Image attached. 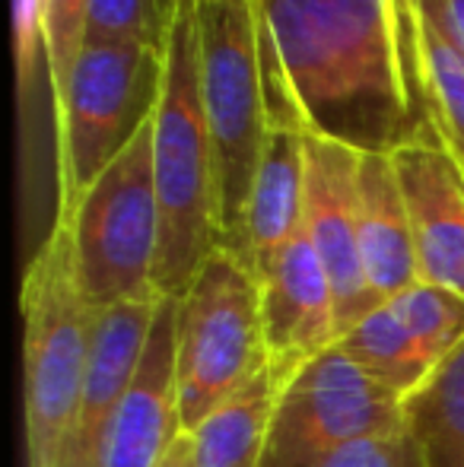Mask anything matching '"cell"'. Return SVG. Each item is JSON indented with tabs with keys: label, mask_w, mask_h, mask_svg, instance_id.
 <instances>
[{
	"label": "cell",
	"mask_w": 464,
	"mask_h": 467,
	"mask_svg": "<svg viewBox=\"0 0 464 467\" xmlns=\"http://www.w3.org/2000/svg\"><path fill=\"white\" fill-rule=\"evenodd\" d=\"M258 57L271 128L385 156L439 137L414 0H264Z\"/></svg>",
	"instance_id": "cell-1"
},
{
	"label": "cell",
	"mask_w": 464,
	"mask_h": 467,
	"mask_svg": "<svg viewBox=\"0 0 464 467\" xmlns=\"http://www.w3.org/2000/svg\"><path fill=\"white\" fill-rule=\"evenodd\" d=\"M153 185L160 252L153 286L181 299L220 245L217 162L198 77V0H179L166 38L162 93L153 115Z\"/></svg>",
	"instance_id": "cell-2"
},
{
	"label": "cell",
	"mask_w": 464,
	"mask_h": 467,
	"mask_svg": "<svg viewBox=\"0 0 464 467\" xmlns=\"http://www.w3.org/2000/svg\"><path fill=\"white\" fill-rule=\"evenodd\" d=\"M26 375V464L61 467L93 344V312L77 280L74 235L55 223L19 286Z\"/></svg>",
	"instance_id": "cell-3"
},
{
	"label": "cell",
	"mask_w": 464,
	"mask_h": 467,
	"mask_svg": "<svg viewBox=\"0 0 464 467\" xmlns=\"http://www.w3.org/2000/svg\"><path fill=\"white\" fill-rule=\"evenodd\" d=\"M258 19V0H198V77L217 162L220 245L242 265H248V201L271 134Z\"/></svg>",
	"instance_id": "cell-4"
},
{
	"label": "cell",
	"mask_w": 464,
	"mask_h": 467,
	"mask_svg": "<svg viewBox=\"0 0 464 467\" xmlns=\"http://www.w3.org/2000/svg\"><path fill=\"white\" fill-rule=\"evenodd\" d=\"M166 51L134 42L83 45L55 109L57 220L74 216L93 182L153 121Z\"/></svg>",
	"instance_id": "cell-5"
},
{
	"label": "cell",
	"mask_w": 464,
	"mask_h": 467,
	"mask_svg": "<svg viewBox=\"0 0 464 467\" xmlns=\"http://www.w3.org/2000/svg\"><path fill=\"white\" fill-rule=\"evenodd\" d=\"M267 369L261 286L248 265L217 248L179 299V417L194 432Z\"/></svg>",
	"instance_id": "cell-6"
},
{
	"label": "cell",
	"mask_w": 464,
	"mask_h": 467,
	"mask_svg": "<svg viewBox=\"0 0 464 467\" xmlns=\"http://www.w3.org/2000/svg\"><path fill=\"white\" fill-rule=\"evenodd\" d=\"M61 226L74 235L77 280L89 308L160 296V203L153 185V121L80 197Z\"/></svg>",
	"instance_id": "cell-7"
},
{
	"label": "cell",
	"mask_w": 464,
	"mask_h": 467,
	"mask_svg": "<svg viewBox=\"0 0 464 467\" xmlns=\"http://www.w3.org/2000/svg\"><path fill=\"white\" fill-rule=\"evenodd\" d=\"M407 426L404 400L328 347L277 391L261 467H318L331 451Z\"/></svg>",
	"instance_id": "cell-8"
},
{
	"label": "cell",
	"mask_w": 464,
	"mask_h": 467,
	"mask_svg": "<svg viewBox=\"0 0 464 467\" xmlns=\"http://www.w3.org/2000/svg\"><path fill=\"white\" fill-rule=\"evenodd\" d=\"M305 188H303V229L328 271L335 289L337 340L353 325L385 306L366 280L359 254L356 220V172L359 153L347 143L318 134H303Z\"/></svg>",
	"instance_id": "cell-9"
},
{
	"label": "cell",
	"mask_w": 464,
	"mask_h": 467,
	"mask_svg": "<svg viewBox=\"0 0 464 467\" xmlns=\"http://www.w3.org/2000/svg\"><path fill=\"white\" fill-rule=\"evenodd\" d=\"M254 277L261 286L267 369L280 391L305 363L337 344L335 289L305 229L267 254Z\"/></svg>",
	"instance_id": "cell-10"
},
{
	"label": "cell",
	"mask_w": 464,
	"mask_h": 467,
	"mask_svg": "<svg viewBox=\"0 0 464 467\" xmlns=\"http://www.w3.org/2000/svg\"><path fill=\"white\" fill-rule=\"evenodd\" d=\"M414 233L420 283L464 296V166L442 137L391 153Z\"/></svg>",
	"instance_id": "cell-11"
},
{
	"label": "cell",
	"mask_w": 464,
	"mask_h": 467,
	"mask_svg": "<svg viewBox=\"0 0 464 467\" xmlns=\"http://www.w3.org/2000/svg\"><path fill=\"white\" fill-rule=\"evenodd\" d=\"M162 296L115 302L93 312V344L80 404L64 445L61 467H102L108 426L140 366Z\"/></svg>",
	"instance_id": "cell-12"
},
{
	"label": "cell",
	"mask_w": 464,
	"mask_h": 467,
	"mask_svg": "<svg viewBox=\"0 0 464 467\" xmlns=\"http://www.w3.org/2000/svg\"><path fill=\"white\" fill-rule=\"evenodd\" d=\"M179 299H160L140 366L108 426L102 467H160L175 439L179 417Z\"/></svg>",
	"instance_id": "cell-13"
},
{
	"label": "cell",
	"mask_w": 464,
	"mask_h": 467,
	"mask_svg": "<svg viewBox=\"0 0 464 467\" xmlns=\"http://www.w3.org/2000/svg\"><path fill=\"white\" fill-rule=\"evenodd\" d=\"M356 220L366 280L378 299L388 302L420 283L407 203L391 156L359 153Z\"/></svg>",
	"instance_id": "cell-14"
},
{
	"label": "cell",
	"mask_w": 464,
	"mask_h": 467,
	"mask_svg": "<svg viewBox=\"0 0 464 467\" xmlns=\"http://www.w3.org/2000/svg\"><path fill=\"white\" fill-rule=\"evenodd\" d=\"M303 130L271 128L245 216V252L252 271L303 229Z\"/></svg>",
	"instance_id": "cell-15"
},
{
	"label": "cell",
	"mask_w": 464,
	"mask_h": 467,
	"mask_svg": "<svg viewBox=\"0 0 464 467\" xmlns=\"http://www.w3.org/2000/svg\"><path fill=\"white\" fill-rule=\"evenodd\" d=\"M277 385L271 369H264L232 400L211 413L194 439V467H261L271 436Z\"/></svg>",
	"instance_id": "cell-16"
},
{
	"label": "cell",
	"mask_w": 464,
	"mask_h": 467,
	"mask_svg": "<svg viewBox=\"0 0 464 467\" xmlns=\"http://www.w3.org/2000/svg\"><path fill=\"white\" fill-rule=\"evenodd\" d=\"M337 347L369 379H376L378 385L395 391L401 400L420 391L436 369L427 359V353H423V347L417 344V337L410 334V327L397 318V312L388 302L366 315L359 325H353L337 340Z\"/></svg>",
	"instance_id": "cell-17"
},
{
	"label": "cell",
	"mask_w": 464,
	"mask_h": 467,
	"mask_svg": "<svg viewBox=\"0 0 464 467\" xmlns=\"http://www.w3.org/2000/svg\"><path fill=\"white\" fill-rule=\"evenodd\" d=\"M404 417L427 451V467L464 464V340L404 400Z\"/></svg>",
	"instance_id": "cell-18"
},
{
	"label": "cell",
	"mask_w": 464,
	"mask_h": 467,
	"mask_svg": "<svg viewBox=\"0 0 464 467\" xmlns=\"http://www.w3.org/2000/svg\"><path fill=\"white\" fill-rule=\"evenodd\" d=\"M417 16H420L423 80H427L429 105H433L436 130L464 166V51L420 6H417Z\"/></svg>",
	"instance_id": "cell-19"
},
{
	"label": "cell",
	"mask_w": 464,
	"mask_h": 467,
	"mask_svg": "<svg viewBox=\"0 0 464 467\" xmlns=\"http://www.w3.org/2000/svg\"><path fill=\"white\" fill-rule=\"evenodd\" d=\"M397 318L410 327L427 359L439 366L464 340V296L433 283H414L401 296L388 299Z\"/></svg>",
	"instance_id": "cell-20"
},
{
	"label": "cell",
	"mask_w": 464,
	"mask_h": 467,
	"mask_svg": "<svg viewBox=\"0 0 464 467\" xmlns=\"http://www.w3.org/2000/svg\"><path fill=\"white\" fill-rule=\"evenodd\" d=\"M172 16V0H89L83 45L134 42L143 48L166 51Z\"/></svg>",
	"instance_id": "cell-21"
},
{
	"label": "cell",
	"mask_w": 464,
	"mask_h": 467,
	"mask_svg": "<svg viewBox=\"0 0 464 467\" xmlns=\"http://www.w3.org/2000/svg\"><path fill=\"white\" fill-rule=\"evenodd\" d=\"M89 0H42V42H45V77H48L51 105L64 93L74 64L87 38Z\"/></svg>",
	"instance_id": "cell-22"
},
{
	"label": "cell",
	"mask_w": 464,
	"mask_h": 467,
	"mask_svg": "<svg viewBox=\"0 0 464 467\" xmlns=\"http://www.w3.org/2000/svg\"><path fill=\"white\" fill-rule=\"evenodd\" d=\"M318 467H427V451L404 426L385 436H366L331 451Z\"/></svg>",
	"instance_id": "cell-23"
},
{
	"label": "cell",
	"mask_w": 464,
	"mask_h": 467,
	"mask_svg": "<svg viewBox=\"0 0 464 467\" xmlns=\"http://www.w3.org/2000/svg\"><path fill=\"white\" fill-rule=\"evenodd\" d=\"M417 6L464 51V0H417Z\"/></svg>",
	"instance_id": "cell-24"
},
{
	"label": "cell",
	"mask_w": 464,
	"mask_h": 467,
	"mask_svg": "<svg viewBox=\"0 0 464 467\" xmlns=\"http://www.w3.org/2000/svg\"><path fill=\"white\" fill-rule=\"evenodd\" d=\"M160 467H194V439L191 432H181L175 439V445L169 449V455L162 458Z\"/></svg>",
	"instance_id": "cell-25"
},
{
	"label": "cell",
	"mask_w": 464,
	"mask_h": 467,
	"mask_svg": "<svg viewBox=\"0 0 464 467\" xmlns=\"http://www.w3.org/2000/svg\"><path fill=\"white\" fill-rule=\"evenodd\" d=\"M172 4H175V6H179V0H172Z\"/></svg>",
	"instance_id": "cell-26"
},
{
	"label": "cell",
	"mask_w": 464,
	"mask_h": 467,
	"mask_svg": "<svg viewBox=\"0 0 464 467\" xmlns=\"http://www.w3.org/2000/svg\"><path fill=\"white\" fill-rule=\"evenodd\" d=\"M258 4H264V0H258Z\"/></svg>",
	"instance_id": "cell-27"
},
{
	"label": "cell",
	"mask_w": 464,
	"mask_h": 467,
	"mask_svg": "<svg viewBox=\"0 0 464 467\" xmlns=\"http://www.w3.org/2000/svg\"><path fill=\"white\" fill-rule=\"evenodd\" d=\"M461 467H464V464H461Z\"/></svg>",
	"instance_id": "cell-28"
}]
</instances>
